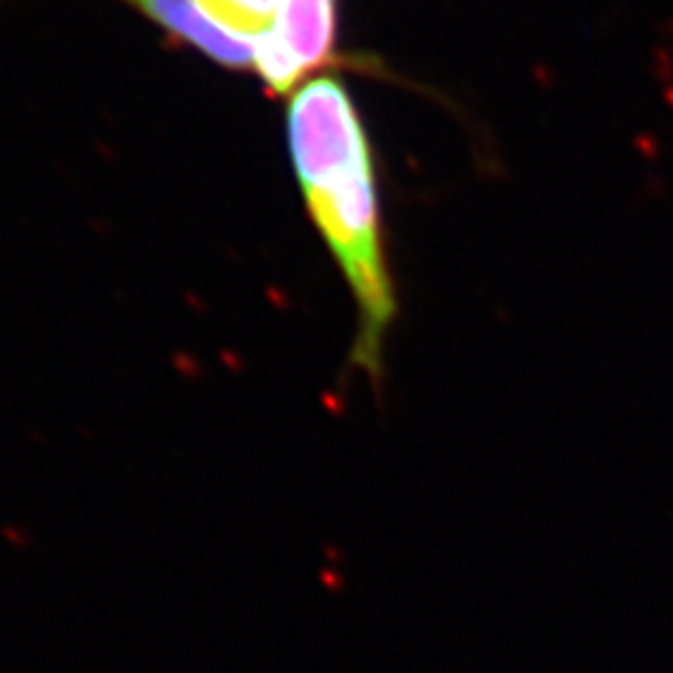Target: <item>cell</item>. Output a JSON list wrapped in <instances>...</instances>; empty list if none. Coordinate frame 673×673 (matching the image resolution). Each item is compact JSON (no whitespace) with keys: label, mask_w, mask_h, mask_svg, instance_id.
<instances>
[{"label":"cell","mask_w":673,"mask_h":673,"mask_svg":"<svg viewBox=\"0 0 673 673\" xmlns=\"http://www.w3.org/2000/svg\"><path fill=\"white\" fill-rule=\"evenodd\" d=\"M287 140L309 222L352 294V365L376 381L397 317V287L372 145L347 88L336 78L299 88L287 110Z\"/></svg>","instance_id":"6da1fadb"},{"label":"cell","mask_w":673,"mask_h":673,"mask_svg":"<svg viewBox=\"0 0 673 673\" xmlns=\"http://www.w3.org/2000/svg\"><path fill=\"white\" fill-rule=\"evenodd\" d=\"M125 3L142 11L163 30L197 48L202 55L212 57L219 65L232 70L254 67L252 43L215 22L197 0H125Z\"/></svg>","instance_id":"7a4b0ae2"},{"label":"cell","mask_w":673,"mask_h":673,"mask_svg":"<svg viewBox=\"0 0 673 673\" xmlns=\"http://www.w3.org/2000/svg\"><path fill=\"white\" fill-rule=\"evenodd\" d=\"M269 30L297 62L302 75L334 60V0H280Z\"/></svg>","instance_id":"3957f363"},{"label":"cell","mask_w":673,"mask_h":673,"mask_svg":"<svg viewBox=\"0 0 673 673\" xmlns=\"http://www.w3.org/2000/svg\"><path fill=\"white\" fill-rule=\"evenodd\" d=\"M215 22L235 33L259 35L275 22L280 0H197Z\"/></svg>","instance_id":"277c9868"}]
</instances>
